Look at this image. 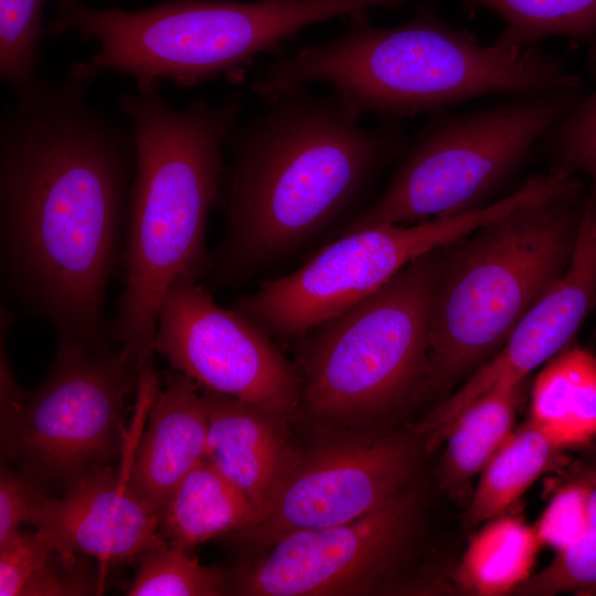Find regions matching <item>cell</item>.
I'll list each match as a JSON object with an SVG mask.
<instances>
[{
  "label": "cell",
  "mask_w": 596,
  "mask_h": 596,
  "mask_svg": "<svg viewBox=\"0 0 596 596\" xmlns=\"http://www.w3.org/2000/svg\"><path fill=\"white\" fill-rule=\"evenodd\" d=\"M188 376H168L147 412V426L129 434L121 458L132 487L162 511L184 477L205 459L209 403Z\"/></svg>",
  "instance_id": "16"
},
{
  "label": "cell",
  "mask_w": 596,
  "mask_h": 596,
  "mask_svg": "<svg viewBox=\"0 0 596 596\" xmlns=\"http://www.w3.org/2000/svg\"><path fill=\"white\" fill-rule=\"evenodd\" d=\"M240 132L225 195L214 280L234 285L286 257L341 217L366 190L397 136L359 125L330 99L273 100Z\"/></svg>",
  "instance_id": "2"
},
{
  "label": "cell",
  "mask_w": 596,
  "mask_h": 596,
  "mask_svg": "<svg viewBox=\"0 0 596 596\" xmlns=\"http://www.w3.org/2000/svg\"><path fill=\"white\" fill-rule=\"evenodd\" d=\"M419 504L403 489L369 513L281 538L228 574L244 596L363 595L382 590L417 533Z\"/></svg>",
  "instance_id": "11"
},
{
  "label": "cell",
  "mask_w": 596,
  "mask_h": 596,
  "mask_svg": "<svg viewBox=\"0 0 596 596\" xmlns=\"http://www.w3.org/2000/svg\"><path fill=\"white\" fill-rule=\"evenodd\" d=\"M585 190L563 192L488 222L440 249L428 339V382L481 365L572 258Z\"/></svg>",
  "instance_id": "6"
},
{
  "label": "cell",
  "mask_w": 596,
  "mask_h": 596,
  "mask_svg": "<svg viewBox=\"0 0 596 596\" xmlns=\"http://www.w3.org/2000/svg\"><path fill=\"white\" fill-rule=\"evenodd\" d=\"M416 459L414 444L393 436L299 451L266 512L234 536L265 551L291 533L355 520L405 489Z\"/></svg>",
  "instance_id": "13"
},
{
  "label": "cell",
  "mask_w": 596,
  "mask_h": 596,
  "mask_svg": "<svg viewBox=\"0 0 596 596\" xmlns=\"http://www.w3.org/2000/svg\"><path fill=\"white\" fill-rule=\"evenodd\" d=\"M530 200V193L520 188L464 213L343 233L295 272L237 298L232 308L268 336L297 338L368 298L417 257L460 240Z\"/></svg>",
  "instance_id": "10"
},
{
  "label": "cell",
  "mask_w": 596,
  "mask_h": 596,
  "mask_svg": "<svg viewBox=\"0 0 596 596\" xmlns=\"http://www.w3.org/2000/svg\"><path fill=\"white\" fill-rule=\"evenodd\" d=\"M441 248L417 257L368 298L297 337L299 405L308 414L329 422L368 419L398 406L427 381Z\"/></svg>",
  "instance_id": "7"
},
{
  "label": "cell",
  "mask_w": 596,
  "mask_h": 596,
  "mask_svg": "<svg viewBox=\"0 0 596 596\" xmlns=\"http://www.w3.org/2000/svg\"><path fill=\"white\" fill-rule=\"evenodd\" d=\"M228 574L201 565L177 546L149 550L138 557L128 596H217L227 594Z\"/></svg>",
  "instance_id": "25"
},
{
  "label": "cell",
  "mask_w": 596,
  "mask_h": 596,
  "mask_svg": "<svg viewBox=\"0 0 596 596\" xmlns=\"http://www.w3.org/2000/svg\"><path fill=\"white\" fill-rule=\"evenodd\" d=\"M541 547L534 525L501 513L486 521L469 541L454 581L472 595L514 593L531 577Z\"/></svg>",
  "instance_id": "20"
},
{
  "label": "cell",
  "mask_w": 596,
  "mask_h": 596,
  "mask_svg": "<svg viewBox=\"0 0 596 596\" xmlns=\"http://www.w3.org/2000/svg\"><path fill=\"white\" fill-rule=\"evenodd\" d=\"M526 380L499 383L470 403L454 421L445 439L441 485L456 491L480 473L513 432Z\"/></svg>",
  "instance_id": "21"
},
{
  "label": "cell",
  "mask_w": 596,
  "mask_h": 596,
  "mask_svg": "<svg viewBox=\"0 0 596 596\" xmlns=\"http://www.w3.org/2000/svg\"><path fill=\"white\" fill-rule=\"evenodd\" d=\"M528 419L564 449L596 438V355L572 347L549 360L532 385Z\"/></svg>",
  "instance_id": "19"
},
{
  "label": "cell",
  "mask_w": 596,
  "mask_h": 596,
  "mask_svg": "<svg viewBox=\"0 0 596 596\" xmlns=\"http://www.w3.org/2000/svg\"><path fill=\"white\" fill-rule=\"evenodd\" d=\"M583 95L582 88L553 91L471 113L437 116L416 138L385 191L342 234L455 215L487 204L536 141Z\"/></svg>",
  "instance_id": "8"
},
{
  "label": "cell",
  "mask_w": 596,
  "mask_h": 596,
  "mask_svg": "<svg viewBox=\"0 0 596 596\" xmlns=\"http://www.w3.org/2000/svg\"><path fill=\"white\" fill-rule=\"evenodd\" d=\"M161 82L136 84L118 107L136 147L121 260L124 289L109 324L113 341L140 369L152 365L158 311L180 277L199 278L211 264L205 245L210 211L220 200L222 146L241 108L238 95L173 108Z\"/></svg>",
  "instance_id": "3"
},
{
  "label": "cell",
  "mask_w": 596,
  "mask_h": 596,
  "mask_svg": "<svg viewBox=\"0 0 596 596\" xmlns=\"http://www.w3.org/2000/svg\"><path fill=\"white\" fill-rule=\"evenodd\" d=\"M588 517V483L577 465L571 478L553 494L534 528L541 544L557 553L581 539Z\"/></svg>",
  "instance_id": "29"
},
{
  "label": "cell",
  "mask_w": 596,
  "mask_h": 596,
  "mask_svg": "<svg viewBox=\"0 0 596 596\" xmlns=\"http://www.w3.org/2000/svg\"><path fill=\"white\" fill-rule=\"evenodd\" d=\"M596 306V190L585 191L575 248L563 275L525 312L503 345L449 398L413 425L428 450L458 415L499 383L528 375L563 351Z\"/></svg>",
  "instance_id": "14"
},
{
  "label": "cell",
  "mask_w": 596,
  "mask_h": 596,
  "mask_svg": "<svg viewBox=\"0 0 596 596\" xmlns=\"http://www.w3.org/2000/svg\"><path fill=\"white\" fill-rule=\"evenodd\" d=\"M162 514L132 487L120 458L118 468L97 469L66 486L62 497H45L25 523L53 550L97 558L100 577L107 563L168 545L160 533Z\"/></svg>",
  "instance_id": "15"
},
{
  "label": "cell",
  "mask_w": 596,
  "mask_h": 596,
  "mask_svg": "<svg viewBox=\"0 0 596 596\" xmlns=\"http://www.w3.org/2000/svg\"><path fill=\"white\" fill-rule=\"evenodd\" d=\"M155 350L205 391L287 418L301 380L269 336L235 309L219 306L192 277L177 278L158 311Z\"/></svg>",
  "instance_id": "12"
},
{
  "label": "cell",
  "mask_w": 596,
  "mask_h": 596,
  "mask_svg": "<svg viewBox=\"0 0 596 596\" xmlns=\"http://www.w3.org/2000/svg\"><path fill=\"white\" fill-rule=\"evenodd\" d=\"M1 350V449L35 481L68 486L121 458L126 401L141 369L127 348L60 342L44 381L22 390Z\"/></svg>",
  "instance_id": "9"
},
{
  "label": "cell",
  "mask_w": 596,
  "mask_h": 596,
  "mask_svg": "<svg viewBox=\"0 0 596 596\" xmlns=\"http://www.w3.org/2000/svg\"><path fill=\"white\" fill-rule=\"evenodd\" d=\"M204 393L205 459L251 500L260 519L299 454L288 439L286 418L232 396Z\"/></svg>",
  "instance_id": "17"
},
{
  "label": "cell",
  "mask_w": 596,
  "mask_h": 596,
  "mask_svg": "<svg viewBox=\"0 0 596 596\" xmlns=\"http://www.w3.org/2000/svg\"><path fill=\"white\" fill-rule=\"evenodd\" d=\"M259 519L251 500L206 459L179 483L162 514L166 543L185 550L226 534H236Z\"/></svg>",
  "instance_id": "18"
},
{
  "label": "cell",
  "mask_w": 596,
  "mask_h": 596,
  "mask_svg": "<svg viewBox=\"0 0 596 596\" xmlns=\"http://www.w3.org/2000/svg\"><path fill=\"white\" fill-rule=\"evenodd\" d=\"M47 497L38 481L7 467L0 473V541L25 523L34 507Z\"/></svg>",
  "instance_id": "30"
},
{
  "label": "cell",
  "mask_w": 596,
  "mask_h": 596,
  "mask_svg": "<svg viewBox=\"0 0 596 596\" xmlns=\"http://www.w3.org/2000/svg\"><path fill=\"white\" fill-rule=\"evenodd\" d=\"M92 82L39 77L0 124L3 290L60 342L110 349L106 292L123 256L136 147L88 102Z\"/></svg>",
  "instance_id": "1"
},
{
  "label": "cell",
  "mask_w": 596,
  "mask_h": 596,
  "mask_svg": "<svg viewBox=\"0 0 596 596\" xmlns=\"http://www.w3.org/2000/svg\"><path fill=\"white\" fill-rule=\"evenodd\" d=\"M312 82H326L360 113L416 115L472 98L529 96L583 88V79L540 46H483L468 30L430 9L394 28L354 19L340 38L299 51L268 67L252 87L267 100Z\"/></svg>",
  "instance_id": "4"
},
{
  "label": "cell",
  "mask_w": 596,
  "mask_h": 596,
  "mask_svg": "<svg viewBox=\"0 0 596 596\" xmlns=\"http://www.w3.org/2000/svg\"><path fill=\"white\" fill-rule=\"evenodd\" d=\"M45 34L75 31L97 50L67 74L94 82L117 72L136 84L191 87L231 73L304 28L333 17H366L383 0H173L138 11L54 0Z\"/></svg>",
  "instance_id": "5"
},
{
  "label": "cell",
  "mask_w": 596,
  "mask_h": 596,
  "mask_svg": "<svg viewBox=\"0 0 596 596\" xmlns=\"http://www.w3.org/2000/svg\"><path fill=\"white\" fill-rule=\"evenodd\" d=\"M46 1L0 0V79L17 95L30 89L40 77Z\"/></svg>",
  "instance_id": "27"
},
{
  "label": "cell",
  "mask_w": 596,
  "mask_h": 596,
  "mask_svg": "<svg viewBox=\"0 0 596 596\" xmlns=\"http://www.w3.org/2000/svg\"><path fill=\"white\" fill-rule=\"evenodd\" d=\"M468 9L487 8L499 14L504 30L496 40L508 46H539L550 36L573 43L596 40V0H464Z\"/></svg>",
  "instance_id": "24"
},
{
  "label": "cell",
  "mask_w": 596,
  "mask_h": 596,
  "mask_svg": "<svg viewBox=\"0 0 596 596\" xmlns=\"http://www.w3.org/2000/svg\"><path fill=\"white\" fill-rule=\"evenodd\" d=\"M589 489V517L581 539L522 584L514 594L596 596V458L578 464Z\"/></svg>",
  "instance_id": "26"
},
{
  "label": "cell",
  "mask_w": 596,
  "mask_h": 596,
  "mask_svg": "<svg viewBox=\"0 0 596 596\" xmlns=\"http://www.w3.org/2000/svg\"><path fill=\"white\" fill-rule=\"evenodd\" d=\"M85 555L49 547L35 532L15 531L0 541L1 596H74L100 589Z\"/></svg>",
  "instance_id": "23"
},
{
  "label": "cell",
  "mask_w": 596,
  "mask_h": 596,
  "mask_svg": "<svg viewBox=\"0 0 596 596\" xmlns=\"http://www.w3.org/2000/svg\"><path fill=\"white\" fill-rule=\"evenodd\" d=\"M564 450L530 419L513 429L481 470L465 523L477 526L504 513Z\"/></svg>",
  "instance_id": "22"
},
{
  "label": "cell",
  "mask_w": 596,
  "mask_h": 596,
  "mask_svg": "<svg viewBox=\"0 0 596 596\" xmlns=\"http://www.w3.org/2000/svg\"><path fill=\"white\" fill-rule=\"evenodd\" d=\"M588 44V62L596 75V40ZM543 139L553 167L585 173L596 190V89L584 94Z\"/></svg>",
  "instance_id": "28"
}]
</instances>
